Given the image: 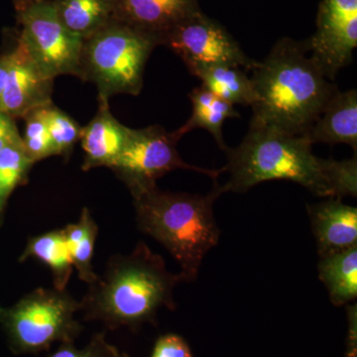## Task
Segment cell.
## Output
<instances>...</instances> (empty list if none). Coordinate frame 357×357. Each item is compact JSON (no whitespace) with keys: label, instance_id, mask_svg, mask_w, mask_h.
<instances>
[{"label":"cell","instance_id":"obj_1","mask_svg":"<svg viewBox=\"0 0 357 357\" xmlns=\"http://www.w3.org/2000/svg\"><path fill=\"white\" fill-rule=\"evenodd\" d=\"M229 174L223 194L244 192L263 182L288 180L321 198L356 197L357 159H323L304 135L249 126L241 144L225 150Z\"/></svg>","mask_w":357,"mask_h":357},{"label":"cell","instance_id":"obj_2","mask_svg":"<svg viewBox=\"0 0 357 357\" xmlns=\"http://www.w3.org/2000/svg\"><path fill=\"white\" fill-rule=\"evenodd\" d=\"M252 72L256 96L249 126L304 135L337 91L310 55L307 40L281 38Z\"/></svg>","mask_w":357,"mask_h":357},{"label":"cell","instance_id":"obj_3","mask_svg":"<svg viewBox=\"0 0 357 357\" xmlns=\"http://www.w3.org/2000/svg\"><path fill=\"white\" fill-rule=\"evenodd\" d=\"M180 282V274L169 272L163 258L139 243L130 255L112 258L79 305L88 319L135 328L153 323L161 307L175 309L173 292Z\"/></svg>","mask_w":357,"mask_h":357},{"label":"cell","instance_id":"obj_4","mask_svg":"<svg viewBox=\"0 0 357 357\" xmlns=\"http://www.w3.org/2000/svg\"><path fill=\"white\" fill-rule=\"evenodd\" d=\"M138 227L175 258L183 282L196 280L204 256L217 246L220 231L213 204L223 194L213 181L206 195L162 191L156 184L130 191Z\"/></svg>","mask_w":357,"mask_h":357},{"label":"cell","instance_id":"obj_5","mask_svg":"<svg viewBox=\"0 0 357 357\" xmlns=\"http://www.w3.org/2000/svg\"><path fill=\"white\" fill-rule=\"evenodd\" d=\"M156 47L146 35L112 20L84 40L79 77L96 84L98 98L138 96L148 59Z\"/></svg>","mask_w":357,"mask_h":357},{"label":"cell","instance_id":"obj_6","mask_svg":"<svg viewBox=\"0 0 357 357\" xmlns=\"http://www.w3.org/2000/svg\"><path fill=\"white\" fill-rule=\"evenodd\" d=\"M79 309L81 305L57 289L26 296L4 314L14 349L35 354L56 342H73L81 330L75 319Z\"/></svg>","mask_w":357,"mask_h":357},{"label":"cell","instance_id":"obj_7","mask_svg":"<svg viewBox=\"0 0 357 357\" xmlns=\"http://www.w3.org/2000/svg\"><path fill=\"white\" fill-rule=\"evenodd\" d=\"M178 138L160 126L141 129L129 128L121 154L110 164L129 190L156 184L159 178L171 171L183 169L194 171L217 181L225 168L213 170L185 163L177 150Z\"/></svg>","mask_w":357,"mask_h":357},{"label":"cell","instance_id":"obj_8","mask_svg":"<svg viewBox=\"0 0 357 357\" xmlns=\"http://www.w3.org/2000/svg\"><path fill=\"white\" fill-rule=\"evenodd\" d=\"M16 16L20 39L46 76L53 79L61 75L79 77L84 40L61 22L50 0L30 6Z\"/></svg>","mask_w":357,"mask_h":357},{"label":"cell","instance_id":"obj_9","mask_svg":"<svg viewBox=\"0 0 357 357\" xmlns=\"http://www.w3.org/2000/svg\"><path fill=\"white\" fill-rule=\"evenodd\" d=\"M162 46L182 59L194 76L199 70L217 65L236 66L249 72L257 63L244 53L220 21L211 18L203 10L176 27Z\"/></svg>","mask_w":357,"mask_h":357},{"label":"cell","instance_id":"obj_10","mask_svg":"<svg viewBox=\"0 0 357 357\" xmlns=\"http://www.w3.org/2000/svg\"><path fill=\"white\" fill-rule=\"evenodd\" d=\"M316 27L307 39L310 55L333 81L351 64L357 47V0H321Z\"/></svg>","mask_w":357,"mask_h":357},{"label":"cell","instance_id":"obj_11","mask_svg":"<svg viewBox=\"0 0 357 357\" xmlns=\"http://www.w3.org/2000/svg\"><path fill=\"white\" fill-rule=\"evenodd\" d=\"M8 54V70L0 112L9 116L24 117L32 110L52 103L53 79L40 69L20 34Z\"/></svg>","mask_w":357,"mask_h":357},{"label":"cell","instance_id":"obj_12","mask_svg":"<svg viewBox=\"0 0 357 357\" xmlns=\"http://www.w3.org/2000/svg\"><path fill=\"white\" fill-rule=\"evenodd\" d=\"M114 20L153 39L158 46L171 32L202 11L199 0H112Z\"/></svg>","mask_w":357,"mask_h":357},{"label":"cell","instance_id":"obj_13","mask_svg":"<svg viewBox=\"0 0 357 357\" xmlns=\"http://www.w3.org/2000/svg\"><path fill=\"white\" fill-rule=\"evenodd\" d=\"M307 208L319 257L357 246L356 208L342 203V199L328 198Z\"/></svg>","mask_w":357,"mask_h":357},{"label":"cell","instance_id":"obj_14","mask_svg":"<svg viewBox=\"0 0 357 357\" xmlns=\"http://www.w3.org/2000/svg\"><path fill=\"white\" fill-rule=\"evenodd\" d=\"M312 145L347 144L357 151V91L337 89L328 100L319 119L304 134Z\"/></svg>","mask_w":357,"mask_h":357},{"label":"cell","instance_id":"obj_15","mask_svg":"<svg viewBox=\"0 0 357 357\" xmlns=\"http://www.w3.org/2000/svg\"><path fill=\"white\" fill-rule=\"evenodd\" d=\"M98 114L86 128H82V146L86 154L84 170L95 167H109L121 154L129 128L112 114L109 98H98Z\"/></svg>","mask_w":357,"mask_h":357},{"label":"cell","instance_id":"obj_16","mask_svg":"<svg viewBox=\"0 0 357 357\" xmlns=\"http://www.w3.org/2000/svg\"><path fill=\"white\" fill-rule=\"evenodd\" d=\"M189 98L192 107L191 117L182 128L174 131L176 137L180 140L194 129H206L217 141L218 147L225 151L227 146L223 140V123L229 119H239L241 114L234 109V105L218 98L203 84L192 89Z\"/></svg>","mask_w":357,"mask_h":357},{"label":"cell","instance_id":"obj_17","mask_svg":"<svg viewBox=\"0 0 357 357\" xmlns=\"http://www.w3.org/2000/svg\"><path fill=\"white\" fill-rule=\"evenodd\" d=\"M59 20L83 40L114 20L112 0H50Z\"/></svg>","mask_w":357,"mask_h":357},{"label":"cell","instance_id":"obj_18","mask_svg":"<svg viewBox=\"0 0 357 357\" xmlns=\"http://www.w3.org/2000/svg\"><path fill=\"white\" fill-rule=\"evenodd\" d=\"M319 280L328 289L335 306H344L357 297V246L321 258Z\"/></svg>","mask_w":357,"mask_h":357},{"label":"cell","instance_id":"obj_19","mask_svg":"<svg viewBox=\"0 0 357 357\" xmlns=\"http://www.w3.org/2000/svg\"><path fill=\"white\" fill-rule=\"evenodd\" d=\"M202 84L218 98L231 103L252 107L256 96L248 72L236 66L217 65L199 70L196 75Z\"/></svg>","mask_w":357,"mask_h":357},{"label":"cell","instance_id":"obj_20","mask_svg":"<svg viewBox=\"0 0 357 357\" xmlns=\"http://www.w3.org/2000/svg\"><path fill=\"white\" fill-rule=\"evenodd\" d=\"M34 257L51 268L57 290L65 291L72 273V256L63 230L48 232L30 241L21 259Z\"/></svg>","mask_w":357,"mask_h":357},{"label":"cell","instance_id":"obj_21","mask_svg":"<svg viewBox=\"0 0 357 357\" xmlns=\"http://www.w3.org/2000/svg\"><path fill=\"white\" fill-rule=\"evenodd\" d=\"M45 123L50 134L55 155L69 153L81 137L82 128L64 112L54 107L53 103L42 107Z\"/></svg>","mask_w":357,"mask_h":357},{"label":"cell","instance_id":"obj_22","mask_svg":"<svg viewBox=\"0 0 357 357\" xmlns=\"http://www.w3.org/2000/svg\"><path fill=\"white\" fill-rule=\"evenodd\" d=\"M34 162L26 153L24 144L11 145L0 150V197H7L27 176Z\"/></svg>","mask_w":357,"mask_h":357},{"label":"cell","instance_id":"obj_23","mask_svg":"<svg viewBox=\"0 0 357 357\" xmlns=\"http://www.w3.org/2000/svg\"><path fill=\"white\" fill-rule=\"evenodd\" d=\"M42 107L32 110L23 117L26 121L24 137H22L23 144L26 153L33 162L55 155L50 134L42 114Z\"/></svg>","mask_w":357,"mask_h":357},{"label":"cell","instance_id":"obj_24","mask_svg":"<svg viewBox=\"0 0 357 357\" xmlns=\"http://www.w3.org/2000/svg\"><path fill=\"white\" fill-rule=\"evenodd\" d=\"M96 234H98V227L93 222L84 238L70 248L73 264L77 268L79 278L88 282L89 284L93 283L96 278V275L93 273L91 268V257H93Z\"/></svg>","mask_w":357,"mask_h":357},{"label":"cell","instance_id":"obj_25","mask_svg":"<svg viewBox=\"0 0 357 357\" xmlns=\"http://www.w3.org/2000/svg\"><path fill=\"white\" fill-rule=\"evenodd\" d=\"M119 354L114 347L105 342L102 335H98L83 349H77L73 342H63L51 357H116Z\"/></svg>","mask_w":357,"mask_h":357},{"label":"cell","instance_id":"obj_26","mask_svg":"<svg viewBox=\"0 0 357 357\" xmlns=\"http://www.w3.org/2000/svg\"><path fill=\"white\" fill-rule=\"evenodd\" d=\"M151 357H192V354L184 338L170 333L157 340Z\"/></svg>","mask_w":357,"mask_h":357},{"label":"cell","instance_id":"obj_27","mask_svg":"<svg viewBox=\"0 0 357 357\" xmlns=\"http://www.w3.org/2000/svg\"><path fill=\"white\" fill-rule=\"evenodd\" d=\"M11 145H23L14 119L0 112V150Z\"/></svg>","mask_w":357,"mask_h":357},{"label":"cell","instance_id":"obj_28","mask_svg":"<svg viewBox=\"0 0 357 357\" xmlns=\"http://www.w3.org/2000/svg\"><path fill=\"white\" fill-rule=\"evenodd\" d=\"M347 316L349 321V357H356V305L347 307Z\"/></svg>","mask_w":357,"mask_h":357},{"label":"cell","instance_id":"obj_29","mask_svg":"<svg viewBox=\"0 0 357 357\" xmlns=\"http://www.w3.org/2000/svg\"><path fill=\"white\" fill-rule=\"evenodd\" d=\"M7 70H8V54L0 56V105H1L2 95L6 86Z\"/></svg>","mask_w":357,"mask_h":357},{"label":"cell","instance_id":"obj_30","mask_svg":"<svg viewBox=\"0 0 357 357\" xmlns=\"http://www.w3.org/2000/svg\"><path fill=\"white\" fill-rule=\"evenodd\" d=\"M44 0H13L14 7H15L16 13H20L25 9L29 8L30 6L40 3Z\"/></svg>","mask_w":357,"mask_h":357},{"label":"cell","instance_id":"obj_31","mask_svg":"<svg viewBox=\"0 0 357 357\" xmlns=\"http://www.w3.org/2000/svg\"><path fill=\"white\" fill-rule=\"evenodd\" d=\"M4 201H6V199L0 197V211H1L2 210V206H3Z\"/></svg>","mask_w":357,"mask_h":357},{"label":"cell","instance_id":"obj_32","mask_svg":"<svg viewBox=\"0 0 357 357\" xmlns=\"http://www.w3.org/2000/svg\"><path fill=\"white\" fill-rule=\"evenodd\" d=\"M116 357H126V356H124L123 354H119V356H117Z\"/></svg>","mask_w":357,"mask_h":357},{"label":"cell","instance_id":"obj_33","mask_svg":"<svg viewBox=\"0 0 357 357\" xmlns=\"http://www.w3.org/2000/svg\"><path fill=\"white\" fill-rule=\"evenodd\" d=\"M2 314V311H1V309H0V314Z\"/></svg>","mask_w":357,"mask_h":357}]
</instances>
